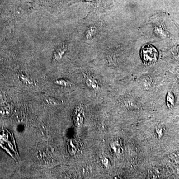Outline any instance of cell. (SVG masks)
Returning <instances> with one entry per match:
<instances>
[{
  "label": "cell",
  "instance_id": "obj_10",
  "mask_svg": "<svg viewBox=\"0 0 179 179\" xmlns=\"http://www.w3.org/2000/svg\"><path fill=\"white\" fill-rule=\"evenodd\" d=\"M166 103L168 108L171 109L174 106L175 98L172 92H168L166 98Z\"/></svg>",
  "mask_w": 179,
  "mask_h": 179
},
{
  "label": "cell",
  "instance_id": "obj_2",
  "mask_svg": "<svg viewBox=\"0 0 179 179\" xmlns=\"http://www.w3.org/2000/svg\"><path fill=\"white\" fill-rule=\"evenodd\" d=\"M84 109L81 106H77L74 110L73 115V121L76 127H80L84 124L85 117Z\"/></svg>",
  "mask_w": 179,
  "mask_h": 179
},
{
  "label": "cell",
  "instance_id": "obj_3",
  "mask_svg": "<svg viewBox=\"0 0 179 179\" xmlns=\"http://www.w3.org/2000/svg\"><path fill=\"white\" fill-rule=\"evenodd\" d=\"M68 149L71 155H74L76 154L80 150L79 143L76 140L74 139H70L67 142Z\"/></svg>",
  "mask_w": 179,
  "mask_h": 179
},
{
  "label": "cell",
  "instance_id": "obj_8",
  "mask_svg": "<svg viewBox=\"0 0 179 179\" xmlns=\"http://www.w3.org/2000/svg\"><path fill=\"white\" fill-rule=\"evenodd\" d=\"M86 83L87 85L92 89L95 90L99 89V87L98 82H97L95 79H94L92 77H87L86 79Z\"/></svg>",
  "mask_w": 179,
  "mask_h": 179
},
{
  "label": "cell",
  "instance_id": "obj_4",
  "mask_svg": "<svg viewBox=\"0 0 179 179\" xmlns=\"http://www.w3.org/2000/svg\"><path fill=\"white\" fill-rule=\"evenodd\" d=\"M111 147L115 154H120L123 152L122 143L120 139H115L112 141L111 144Z\"/></svg>",
  "mask_w": 179,
  "mask_h": 179
},
{
  "label": "cell",
  "instance_id": "obj_9",
  "mask_svg": "<svg viewBox=\"0 0 179 179\" xmlns=\"http://www.w3.org/2000/svg\"><path fill=\"white\" fill-rule=\"evenodd\" d=\"M44 101H45V103L49 106H59L62 103L61 101L53 98V97H51L46 98Z\"/></svg>",
  "mask_w": 179,
  "mask_h": 179
},
{
  "label": "cell",
  "instance_id": "obj_11",
  "mask_svg": "<svg viewBox=\"0 0 179 179\" xmlns=\"http://www.w3.org/2000/svg\"><path fill=\"white\" fill-rule=\"evenodd\" d=\"M54 83L57 85L64 87H71L72 85V83L70 81L63 79L56 80L55 81Z\"/></svg>",
  "mask_w": 179,
  "mask_h": 179
},
{
  "label": "cell",
  "instance_id": "obj_14",
  "mask_svg": "<svg viewBox=\"0 0 179 179\" xmlns=\"http://www.w3.org/2000/svg\"><path fill=\"white\" fill-rule=\"evenodd\" d=\"M101 162L104 166H105L106 167H108V166H109V160L107 159V158H102Z\"/></svg>",
  "mask_w": 179,
  "mask_h": 179
},
{
  "label": "cell",
  "instance_id": "obj_6",
  "mask_svg": "<svg viewBox=\"0 0 179 179\" xmlns=\"http://www.w3.org/2000/svg\"><path fill=\"white\" fill-rule=\"evenodd\" d=\"M13 111V106L11 104H7L0 107V115L7 117L10 116Z\"/></svg>",
  "mask_w": 179,
  "mask_h": 179
},
{
  "label": "cell",
  "instance_id": "obj_5",
  "mask_svg": "<svg viewBox=\"0 0 179 179\" xmlns=\"http://www.w3.org/2000/svg\"><path fill=\"white\" fill-rule=\"evenodd\" d=\"M68 49V46L66 45H63L58 47L57 49L56 50L54 53V60L59 61L62 59L65 52Z\"/></svg>",
  "mask_w": 179,
  "mask_h": 179
},
{
  "label": "cell",
  "instance_id": "obj_12",
  "mask_svg": "<svg viewBox=\"0 0 179 179\" xmlns=\"http://www.w3.org/2000/svg\"><path fill=\"white\" fill-rule=\"evenodd\" d=\"M164 127L161 125H158L155 127V134L157 139H161L164 135Z\"/></svg>",
  "mask_w": 179,
  "mask_h": 179
},
{
  "label": "cell",
  "instance_id": "obj_1",
  "mask_svg": "<svg viewBox=\"0 0 179 179\" xmlns=\"http://www.w3.org/2000/svg\"><path fill=\"white\" fill-rule=\"evenodd\" d=\"M141 54L144 62L147 64H149L157 60L158 53L154 47L150 45H147L142 48Z\"/></svg>",
  "mask_w": 179,
  "mask_h": 179
},
{
  "label": "cell",
  "instance_id": "obj_7",
  "mask_svg": "<svg viewBox=\"0 0 179 179\" xmlns=\"http://www.w3.org/2000/svg\"><path fill=\"white\" fill-rule=\"evenodd\" d=\"M18 78L22 84L27 86H32L34 82L28 76L24 73H19L18 74Z\"/></svg>",
  "mask_w": 179,
  "mask_h": 179
},
{
  "label": "cell",
  "instance_id": "obj_13",
  "mask_svg": "<svg viewBox=\"0 0 179 179\" xmlns=\"http://www.w3.org/2000/svg\"><path fill=\"white\" fill-rule=\"evenodd\" d=\"M97 29L95 27L92 26L89 28V30L87 31L86 33V38L87 39H90L93 37V35H95L97 32Z\"/></svg>",
  "mask_w": 179,
  "mask_h": 179
}]
</instances>
